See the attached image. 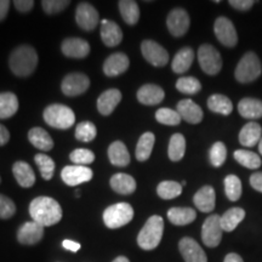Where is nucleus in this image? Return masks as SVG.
Instances as JSON below:
<instances>
[{"label": "nucleus", "mask_w": 262, "mask_h": 262, "mask_svg": "<svg viewBox=\"0 0 262 262\" xmlns=\"http://www.w3.org/2000/svg\"><path fill=\"white\" fill-rule=\"evenodd\" d=\"M108 158L113 165L124 168V166L129 165L130 163V155L127 150L126 146L124 145L122 141H116L108 148Z\"/></svg>", "instance_id": "obj_28"}, {"label": "nucleus", "mask_w": 262, "mask_h": 262, "mask_svg": "<svg viewBox=\"0 0 262 262\" xmlns=\"http://www.w3.org/2000/svg\"><path fill=\"white\" fill-rule=\"evenodd\" d=\"M179 249L186 262H208L205 251L194 239L189 237L182 238L179 243Z\"/></svg>", "instance_id": "obj_15"}, {"label": "nucleus", "mask_w": 262, "mask_h": 262, "mask_svg": "<svg viewBox=\"0 0 262 262\" xmlns=\"http://www.w3.org/2000/svg\"><path fill=\"white\" fill-rule=\"evenodd\" d=\"M12 172L21 187L29 188L35 183V173L28 163L16 162L12 166Z\"/></svg>", "instance_id": "obj_26"}, {"label": "nucleus", "mask_w": 262, "mask_h": 262, "mask_svg": "<svg viewBox=\"0 0 262 262\" xmlns=\"http://www.w3.org/2000/svg\"><path fill=\"white\" fill-rule=\"evenodd\" d=\"M225 192L229 201L237 202L242 196L243 193V187H242V181L238 176L228 175L225 179Z\"/></svg>", "instance_id": "obj_39"}, {"label": "nucleus", "mask_w": 262, "mask_h": 262, "mask_svg": "<svg viewBox=\"0 0 262 262\" xmlns=\"http://www.w3.org/2000/svg\"><path fill=\"white\" fill-rule=\"evenodd\" d=\"M9 66L12 73L17 77H29L38 66V54L31 45H21L11 52Z\"/></svg>", "instance_id": "obj_2"}, {"label": "nucleus", "mask_w": 262, "mask_h": 262, "mask_svg": "<svg viewBox=\"0 0 262 262\" xmlns=\"http://www.w3.org/2000/svg\"><path fill=\"white\" fill-rule=\"evenodd\" d=\"M130 60L123 52H116L106 58L103 63V73L107 77H117L127 71Z\"/></svg>", "instance_id": "obj_18"}, {"label": "nucleus", "mask_w": 262, "mask_h": 262, "mask_svg": "<svg viewBox=\"0 0 262 262\" xmlns=\"http://www.w3.org/2000/svg\"><path fill=\"white\" fill-rule=\"evenodd\" d=\"M193 203L195 208L202 212H210L215 209L216 194L211 186H204L193 196Z\"/></svg>", "instance_id": "obj_23"}, {"label": "nucleus", "mask_w": 262, "mask_h": 262, "mask_svg": "<svg viewBox=\"0 0 262 262\" xmlns=\"http://www.w3.org/2000/svg\"><path fill=\"white\" fill-rule=\"evenodd\" d=\"M180 116L183 120L189 124H198L203 120L204 113L203 110L198 106L195 102H193L192 100H181L178 103V110Z\"/></svg>", "instance_id": "obj_22"}, {"label": "nucleus", "mask_w": 262, "mask_h": 262, "mask_svg": "<svg viewBox=\"0 0 262 262\" xmlns=\"http://www.w3.org/2000/svg\"><path fill=\"white\" fill-rule=\"evenodd\" d=\"M101 39L108 48H114L123 40V32L116 22L102 19L101 21Z\"/></svg>", "instance_id": "obj_19"}, {"label": "nucleus", "mask_w": 262, "mask_h": 262, "mask_svg": "<svg viewBox=\"0 0 262 262\" xmlns=\"http://www.w3.org/2000/svg\"><path fill=\"white\" fill-rule=\"evenodd\" d=\"M234 159L243 165L244 168L248 169H253L256 170L261 166L262 160L260 157H258L256 153L251 152V150H247V149H237L234 152Z\"/></svg>", "instance_id": "obj_38"}, {"label": "nucleus", "mask_w": 262, "mask_h": 262, "mask_svg": "<svg viewBox=\"0 0 262 262\" xmlns=\"http://www.w3.org/2000/svg\"><path fill=\"white\" fill-rule=\"evenodd\" d=\"M122 101V93L118 89H110L100 95L97 100V110L102 116H110Z\"/></svg>", "instance_id": "obj_21"}, {"label": "nucleus", "mask_w": 262, "mask_h": 262, "mask_svg": "<svg viewBox=\"0 0 262 262\" xmlns=\"http://www.w3.org/2000/svg\"><path fill=\"white\" fill-rule=\"evenodd\" d=\"M245 211L242 208H232L221 216V227L225 232H232L244 220Z\"/></svg>", "instance_id": "obj_35"}, {"label": "nucleus", "mask_w": 262, "mask_h": 262, "mask_svg": "<svg viewBox=\"0 0 262 262\" xmlns=\"http://www.w3.org/2000/svg\"><path fill=\"white\" fill-rule=\"evenodd\" d=\"M134 219V209L129 203H117L104 210L103 222L108 228L116 229L129 224Z\"/></svg>", "instance_id": "obj_6"}, {"label": "nucleus", "mask_w": 262, "mask_h": 262, "mask_svg": "<svg viewBox=\"0 0 262 262\" xmlns=\"http://www.w3.org/2000/svg\"><path fill=\"white\" fill-rule=\"evenodd\" d=\"M186 183H187V182H186V181H182V183H181V186H186Z\"/></svg>", "instance_id": "obj_58"}, {"label": "nucleus", "mask_w": 262, "mask_h": 262, "mask_svg": "<svg viewBox=\"0 0 262 262\" xmlns=\"http://www.w3.org/2000/svg\"><path fill=\"white\" fill-rule=\"evenodd\" d=\"M97 135V129L94 123L81 122L75 127V139L81 142H90Z\"/></svg>", "instance_id": "obj_43"}, {"label": "nucleus", "mask_w": 262, "mask_h": 262, "mask_svg": "<svg viewBox=\"0 0 262 262\" xmlns=\"http://www.w3.org/2000/svg\"><path fill=\"white\" fill-rule=\"evenodd\" d=\"M28 140L35 148L40 150H50L54 147L51 136L41 127H33L28 133Z\"/></svg>", "instance_id": "obj_31"}, {"label": "nucleus", "mask_w": 262, "mask_h": 262, "mask_svg": "<svg viewBox=\"0 0 262 262\" xmlns=\"http://www.w3.org/2000/svg\"><path fill=\"white\" fill-rule=\"evenodd\" d=\"M238 112L245 119H260L262 118V101L247 97L239 101Z\"/></svg>", "instance_id": "obj_27"}, {"label": "nucleus", "mask_w": 262, "mask_h": 262, "mask_svg": "<svg viewBox=\"0 0 262 262\" xmlns=\"http://www.w3.org/2000/svg\"><path fill=\"white\" fill-rule=\"evenodd\" d=\"M254 4L255 2L253 0H231L229 2V5L238 11H248L253 8Z\"/></svg>", "instance_id": "obj_49"}, {"label": "nucleus", "mask_w": 262, "mask_h": 262, "mask_svg": "<svg viewBox=\"0 0 262 262\" xmlns=\"http://www.w3.org/2000/svg\"><path fill=\"white\" fill-rule=\"evenodd\" d=\"M75 21L83 31H93L100 21L97 10L89 3H80L75 11Z\"/></svg>", "instance_id": "obj_14"}, {"label": "nucleus", "mask_w": 262, "mask_h": 262, "mask_svg": "<svg viewBox=\"0 0 262 262\" xmlns=\"http://www.w3.org/2000/svg\"><path fill=\"white\" fill-rule=\"evenodd\" d=\"M262 127L256 122H250L242 127L239 133V142L244 147L256 146L262 139Z\"/></svg>", "instance_id": "obj_25"}, {"label": "nucleus", "mask_w": 262, "mask_h": 262, "mask_svg": "<svg viewBox=\"0 0 262 262\" xmlns=\"http://www.w3.org/2000/svg\"><path fill=\"white\" fill-rule=\"evenodd\" d=\"M258 150H260V153L262 156V139L260 140V142H258Z\"/></svg>", "instance_id": "obj_57"}, {"label": "nucleus", "mask_w": 262, "mask_h": 262, "mask_svg": "<svg viewBox=\"0 0 262 262\" xmlns=\"http://www.w3.org/2000/svg\"><path fill=\"white\" fill-rule=\"evenodd\" d=\"M10 140V133L6 127L0 124V146H4L9 142Z\"/></svg>", "instance_id": "obj_54"}, {"label": "nucleus", "mask_w": 262, "mask_h": 262, "mask_svg": "<svg viewBox=\"0 0 262 262\" xmlns=\"http://www.w3.org/2000/svg\"><path fill=\"white\" fill-rule=\"evenodd\" d=\"M71 4L70 0H42V10L48 15H56L58 12L63 11Z\"/></svg>", "instance_id": "obj_47"}, {"label": "nucleus", "mask_w": 262, "mask_h": 262, "mask_svg": "<svg viewBox=\"0 0 262 262\" xmlns=\"http://www.w3.org/2000/svg\"><path fill=\"white\" fill-rule=\"evenodd\" d=\"M199 66L204 73L216 75L222 68V58L220 52L210 44H203L198 50Z\"/></svg>", "instance_id": "obj_7"}, {"label": "nucleus", "mask_w": 262, "mask_h": 262, "mask_svg": "<svg viewBox=\"0 0 262 262\" xmlns=\"http://www.w3.org/2000/svg\"><path fill=\"white\" fill-rule=\"evenodd\" d=\"M222 232L221 216L212 214L204 221L202 227L203 243L209 248H216L221 243Z\"/></svg>", "instance_id": "obj_8"}, {"label": "nucleus", "mask_w": 262, "mask_h": 262, "mask_svg": "<svg viewBox=\"0 0 262 262\" xmlns=\"http://www.w3.org/2000/svg\"><path fill=\"white\" fill-rule=\"evenodd\" d=\"M157 122L164 125L175 126L181 123V116H180L178 111L170 110V108H160L156 112Z\"/></svg>", "instance_id": "obj_44"}, {"label": "nucleus", "mask_w": 262, "mask_h": 262, "mask_svg": "<svg viewBox=\"0 0 262 262\" xmlns=\"http://www.w3.org/2000/svg\"><path fill=\"white\" fill-rule=\"evenodd\" d=\"M62 245H63L64 249L72 251V253H77V251L80 249L79 243H77V242H74V241H70V239H66V241H63Z\"/></svg>", "instance_id": "obj_52"}, {"label": "nucleus", "mask_w": 262, "mask_h": 262, "mask_svg": "<svg viewBox=\"0 0 262 262\" xmlns=\"http://www.w3.org/2000/svg\"><path fill=\"white\" fill-rule=\"evenodd\" d=\"M210 163L215 168H220L227 158V148L222 142H215L210 148Z\"/></svg>", "instance_id": "obj_45"}, {"label": "nucleus", "mask_w": 262, "mask_h": 262, "mask_svg": "<svg viewBox=\"0 0 262 262\" xmlns=\"http://www.w3.org/2000/svg\"><path fill=\"white\" fill-rule=\"evenodd\" d=\"M10 9V2L9 0H0V21L6 18Z\"/></svg>", "instance_id": "obj_53"}, {"label": "nucleus", "mask_w": 262, "mask_h": 262, "mask_svg": "<svg viewBox=\"0 0 262 262\" xmlns=\"http://www.w3.org/2000/svg\"><path fill=\"white\" fill-rule=\"evenodd\" d=\"M90 79L88 75L81 73H71L66 75L62 80L61 90L66 96L74 97L84 94L89 89Z\"/></svg>", "instance_id": "obj_9"}, {"label": "nucleus", "mask_w": 262, "mask_h": 262, "mask_svg": "<svg viewBox=\"0 0 262 262\" xmlns=\"http://www.w3.org/2000/svg\"><path fill=\"white\" fill-rule=\"evenodd\" d=\"M141 52L147 62L155 67H164L169 62V54L162 45L153 40H143Z\"/></svg>", "instance_id": "obj_11"}, {"label": "nucleus", "mask_w": 262, "mask_h": 262, "mask_svg": "<svg viewBox=\"0 0 262 262\" xmlns=\"http://www.w3.org/2000/svg\"><path fill=\"white\" fill-rule=\"evenodd\" d=\"M176 89L182 94L195 95L202 90V84L194 77H181L176 81Z\"/></svg>", "instance_id": "obj_42"}, {"label": "nucleus", "mask_w": 262, "mask_h": 262, "mask_svg": "<svg viewBox=\"0 0 262 262\" xmlns=\"http://www.w3.org/2000/svg\"><path fill=\"white\" fill-rule=\"evenodd\" d=\"M261 73L262 66L260 58L255 52H247L237 64L234 77L239 83H251L256 80Z\"/></svg>", "instance_id": "obj_5"}, {"label": "nucleus", "mask_w": 262, "mask_h": 262, "mask_svg": "<svg viewBox=\"0 0 262 262\" xmlns=\"http://www.w3.org/2000/svg\"><path fill=\"white\" fill-rule=\"evenodd\" d=\"M14 5L16 10H18L19 12H29L34 6V2L33 0H15Z\"/></svg>", "instance_id": "obj_50"}, {"label": "nucleus", "mask_w": 262, "mask_h": 262, "mask_svg": "<svg viewBox=\"0 0 262 262\" xmlns=\"http://www.w3.org/2000/svg\"><path fill=\"white\" fill-rule=\"evenodd\" d=\"M164 97H165L164 90L156 84H146L137 91V100L146 106H156L162 102Z\"/></svg>", "instance_id": "obj_20"}, {"label": "nucleus", "mask_w": 262, "mask_h": 262, "mask_svg": "<svg viewBox=\"0 0 262 262\" xmlns=\"http://www.w3.org/2000/svg\"><path fill=\"white\" fill-rule=\"evenodd\" d=\"M196 212L191 208H171L168 211V219L175 226H186L195 220Z\"/></svg>", "instance_id": "obj_30"}, {"label": "nucleus", "mask_w": 262, "mask_h": 262, "mask_svg": "<svg viewBox=\"0 0 262 262\" xmlns=\"http://www.w3.org/2000/svg\"><path fill=\"white\" fill-rule=\"evenodd\" d=\"M44 120L48 125L58 130H67L74 125L75 114L70 107L64 104H50L42 113Z\"/></svg>", "instance_id": "obj_4"}, {"label": "nucleus", "mask_w": 262, "mask_h": 262, "mask_svg": "<svg viewBox=\"0 0 262 262\" xmlns=\"http://www.w3.org/2000/svg\"><path fill=\"white\" fill-rule=\"evenodd\" d=\"M29 214L33 221L42 227H49L61 221L62 209L60 204L50 196H38L29 204Z\"/></svg>", "instance_id": "obj_1"}, {"label": "nucleus", "mask_w": 262, "mask_h": 262, "mask_svg": "<svg viewBox=\"0 0 262 262\" xmlns=\"http://www.w3.org/2000/svg\"><path fill=\"white\" fill-rule=\"evenodd\" d=\"M156 142V136L153 133H145L142 136L140 137L139 142L136 146V159L139 162H146L152 155L153 146Z\"/></svg>", "instance_id": "obj_33"}, {"label": "nucleus", "mask_w": 262, "mask_h": 262, "mask_svg": "<svg viewBox=\"0 0 262 262\" xmlns=\"http://www.w3.org/2000/svg\"><path fill=\"white\" fill-rule=\"evenodd\" d=\"M34 162L35 164L38 165L39 170H40V173L42 176V179L49 180L52 179V176H54V172H55V168H56V165H55V162L52 160L50 157L47 156V155H42V153H39L34 157Z\"/></svg>", "instance_id": "obj_41"}, {"label": "nucleus", "mask_w": 262, "mask_h": 262, "mask_svg": "<svg viewBox=\"0 0 262 262\" xmlns=\"http://www.w3.org/2000/svg\"><path fill=\"white\" fill-rule=\"evenodd\" d=\"M18 111V98L14 93H0V119H8Z\"/></svg>", "instance_id": "obj_32"}, {"label": "nucleus", "mask_w": 262, "mask_h": 262, "mask_svg": "<svg viewBox=\"0 0 262 262\" xmlns=\"http://www.w3.org/2000/svg\"><path fill=\"white\" fill-rule=\"evenodd\" d=\"M0 181H2V179H0Z\"/></svg>", "instance_id": "obj_59"}, {"label": "nucleus", "mask_w": 262, "mask_h": 262, "mask_svg": "<svg viewBox=\"0 0 262 262\" xmlns=\"http://www.w3.org/2000/svg\"><path fill=\"white\" fill-rule=\"evenodd\" d=\"M44 228L45 227L34 221L26 222L18 229L17 241L25 245L37 244L44 237Z\"/></svg>", "instance_id": "obj_16"}, {"label": "nucleus", "mask_w": 262, "mask_h": 262, "mask_svg": "<svg viewBox=\"0 0 262 262\" xmlns=\"http://www.w3.org/2000/svg\"><path fill=\"white\" fill-rule=\"evenodd\" d=\"M164 233V220L158 215H153L147 220L137 235V244L143 250H153L158 247Z\"/></svg>", "instance_id": "obj_3"}, {"label": "nucleus", "mask_w": 262, "mask_h": 262, "mask_svg": "<svg viewBox=\"0 0 262 262\" xmlns=\"http://www.w3.org/2000/svg\"><path fill=\"white\" fill-rule=\"evenodd\" d=\"M113 262H130V261H129V258L125 256H119V257H117L116 260H113Z\"/></svg>", "instance_id": "obj_56"}, {"label": "nucleus", "mask_w": 262, "mask_h": 262, "mask_svg": "<svg viewBox=\"0 0 262 262\" xmlns=\"http://www.w3.org/2000/svg\"><path fill=\"white\" fill-rule=\"evenodd\" d=\"M194 60V52L191 48H183L173 57L171 68L175 73L181 74L187 72Z\"/></svg>", "instance_id": "obj_29"}, {"label": "nucleus", "mask_w": 262, "mask_h": 262, "mask_svg": "<svg viewBox=\"0 0 262 262\" xmlns=\"http://www.w3.org/2000/svg\"><path fill=\"white\" fill-rule=\"evenodd\" d=\"M224 262H244V261H243V258L239 256L238 254L231 253V254H228L227 256L225 257V261Z\"/></svg>", "instance_id": "obj_55"}, {"label": "nucleus", "mask_w": 262, "mask_h": 262, "mask_svg": "<svg viewBox=\"0 0 262 262\" xmlns=\"http://www.w3.org/2000/svg\"><path fill=\"white\" fill-rule=\"evenodd\" d=\"M208 107L211 112L222 114V116H228L233 111V104L231 100L221 94L211 95L208 100Z\"/></svg>", "instance_id": "obj_36"}, {"label": "nucleus", "mask_w": 262, "mask_h": 262, "mask_svg": "<svg viewBox=\"0 0 262 262\" xmlns=\"http://www.w3.org/2000/svg\"><path fill=\"white\" fill-rule=\"evenodd\" d=\"M93 176V170L83 165H68L64 166L61 171L62 181L72 187L81 185L84 182H89Z\"/></svg>", "instance_id": "obj_12"}, {"label": "nucleus", "mask_w": 262, "mask_h": 262, "mask_svg": "<svg viewBox=\"0 0 262 262\" xmlns=\"http://www.w3.org/2000/svg\"><path fill=\"white\" fill-rule=\"evenodd\" d=\"M214 32L217 40L227 48H234L238 42V34L234 25L227 17H217L214 25Z\"/></svg>", "instance_id": "obj_10"}, {"label": "nucleus", "mask_w": 262, "mask_h": 262, "mask_svg": "<svg viewBox=\"0 0 262 262\" xmlns=\"http://www.w3.org/2000/svg\"><path fill=\"white\" fill-rule=\"evenodd\" d=\"M70 159L74 163V165H89L94 163L95 155L93 150L86 148H78L74 149L70 155Z\"/></svg>", "instance_id": "obj_46"}, {"label": "nucleus", "mask_w": 262, "mask_h": 262, "mask_svg": "<svg viewBox=\"0 0 262 262\" xmlns=\"http://www.w3.org/2000/svg\"><path fill=\"white\" fill-rule=\"evenodd\" d=\"M119 5L120 15L124 21L129 26H135L140 19V8L134 0H120Z\"/></svg>", "instance_id": "obj_34"}, {"label": "nucleus", "mask_w": 262, "mask_h": 262, "mask_svg": "<svg viewBox=\"0 0 262 262\" xmlns=\"http://www.w3.org/2000/svg\"><path fill=\"white\" fill-rule=\"evenodd\" d=\"M157 193L162 199L169 201V199H173L181 194L182 186L181 183L176 181H163L157 187Z\"/></svg>", "instance_id": "obj_40"}, {"label": "nucleus", "mask_w": 262, "mask_h": 262, "mask_svg": "<svg viewBox=\"0 0 262 262\" xmlns=\"http://www.w3.org/2000/svg\"><path fill=\"white\" fill-rule=\"evenodd\" d=\"M111 187L114 192L123 195L133 194L136 189V181L133 176L124 172H118L111 178Z\"/></svg>", "instance_id": "obj_24"}, {"label": "nucleus", "mask_w": 262, "mask_h": 262, "mask_svg": "<svg viewBox=\"0 0 262 262\" xmlns=\"http://www.w3.org/2000/svg\"><path fill=\"white\" fill-rule=\"evenodd\" d=\"M189 16L186 10L181 8H176L170 11L166 18V26H168L169 32L173 37L179 38L183 37L189 28Z\"/></svg>", "instance_id": "obj_13"}, {"label": "nucleus", "mask_w": 262, "mask_h": 262, "mask_svg": "<svg viewBox=\"0 0 262 262\" xmlns=\"http://www.w3.org/2000/svg\"><path fill=\"white\" fill-rule=\"evenodd\" d=\"M16 212L15 203L9 198V196L0 194V219L8 220L12 217Z\"/></svg>", "instance_id": "obj_48"}, {"label": "nucleus", "mask_w": 262, "mask_h": 262, "mask_svg": "<svg viewBox=\"0 0 262 262\" xmlns=\"http://www.w3.org/2000/svg\"><path fill=\"white\" fill-rule=\"evenodd\" d=\"M61 50L67 57L85 58L90 54V45L81 38H67L62 41Z\"/></svg>", "instance_id": "obj_17"}, {"label": "nucleus", "mask_w": 262, "mask_h": 262, "mask_svg": "<svg viewBox=\"0 0 262 262\" xmlns=\"http://www.w3.org/2000/svg\"><path fill=\"white\" fill-rule=\"evenodd\" d=\"M186 152V140L181 134H173L169 141L168 156L172 162H179L183 158Z\"/></svg>", "instance_id": "obj_37"}, {"label": "nucleus", "mask_w": 262, "mask_h": 262, "mask_svg": "<svg viewBox=\"0 0 262 262\" xmlns=\"http://www.w3.org/2000/svg\"><path fill=\"white\" fill-rule=\"evenodd\" d=\"M250 185L255 191L262 193V172H254L250 176Z\"/></svg>", "instance_id": "obj_51"}]
</instances>
